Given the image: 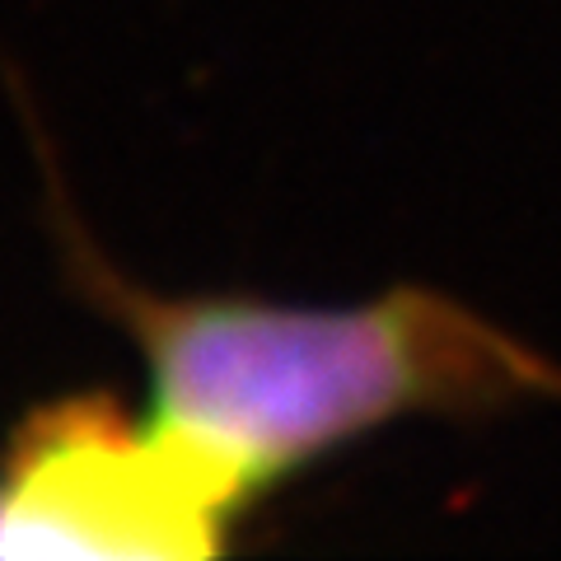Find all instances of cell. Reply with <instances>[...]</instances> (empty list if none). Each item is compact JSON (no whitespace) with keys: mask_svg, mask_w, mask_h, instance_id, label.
<instances>
[{"mask_svg":"<svg viewBox=\"0 0 561 561\" xmlns=\"http://www.w3.org/2000/svg\"><path fill=\"white\" fill-rule=\"evenodd\" d=\"M84 272L146 360L154 426L216 468L249 511L398 421H482L561 398L548 351L435 286L280 305Z\"/></svg>","mask_w":561,"mask_h":561,"instance_id":"1","label":"cell"},{"mask_svg":"<svg viewBox=\"0 0 561 561\" xmlns=\"http://www.w3.org/2000/svg\"><path fill=\"white\" fill-rule=\"evenodd\" d=\"M243 515L216 468L113 398L43 402L0 449V557H216Z\"/></svg>","mask_w":561,"mask_h":561,"instance_id":"2","label":"cell"}]
</instances>
